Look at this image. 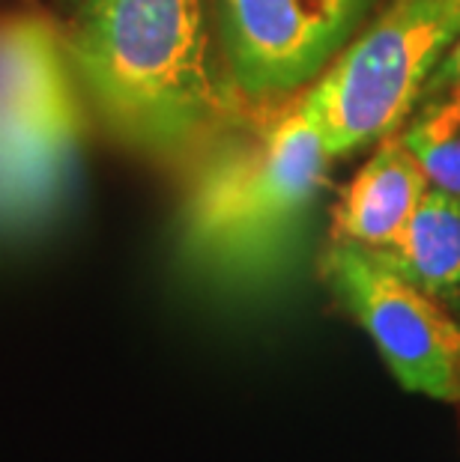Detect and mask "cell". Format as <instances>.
<instances>
[{
  "mask_svg": "<svg viewBox=\"0 0 460 462\" xmlns=\"http://www.w3.org/2000/svg\"><path fill=\"white\" fill-rule=\"evenodd\" d=\"M66 48L105 123L146 155L192 152L224 116L203 0H75Z\"/></svg>",
  "mask_w": 460,
  "mask_h": 462,
  "instance_id": "1",
  "label": "cell"
},
{
  "mask_svg": "<svg viewBox=\"0 0 460 462\" xmlns=\"http://www.w3.org/2000/svg\"><path fill=\"white\" fill-rule=\"evenodd\" d=\"M332 155L302 96L212 143L180 218L185 263L228 287H260L287 265Z\"/></svg>",
  "mask_w": 460,
  "mask_h": 462,
  "instance_id": "2",
  "label": "cell"
},
{
  "mask_svg": "<svg viewBox=\"0 0 460 462\" xmlns=\"http://www.w3.org/2000/svg\"><path fill=\"white\" fill-rule=\"evenodd\" d=\"M84 114L66 36L36 15L0 22V233L45 221L78 164Z\"/></svg>",
  "mask_w": 460,
  "mask_h": 462,
  "instance_id": "3",
  "label": "cell"
},
{
  "mask_svg": "<svg viewBox=\"0 0 460 462\" xmlns=\"http://www.w3.org/2000/svg\"><path fill=\"white\" fill-rule=\"evenodd\" d=\"M457 36L460 0H391L302 96L332 159L395 132Z\"/></svg>",
  "mask_w": 460,
  "mask_h": 462,
  "instance_id": "4",
  "label": "cell"
},
{
  "mask_svg": "<svg viewBox=\"0 0 460 462\" xmlns=\"http://www.w3.org/2000/svg\"><path fill=\"white\" fill-rule=\"evenodd\" d=\"M323 283L353 317L395 373L400 388L460 402V319L409 283L371 248L332 242Z\"/></svg>",
  "mask_w": 460,
  "mask_h": 462,
  "instance_id": "5",
  "label": "cell"
},
{
  "mask_svg": "<svg viewBox=\"0 0 460 462\" xmlns=\"http://www.w3.org/2000/svg\"><path fill=\"white\" fill-rule=\"evenodd\" d=\"M377 0H215L224 57L251 99L296 93L350 45Z\"/></svg>",
  "mask_w": 460,
  "mask_h": 462,
  "instance_id": "6",
  "label": "cell"
},
{
  "mask_svg": "<svg viewBox=\"0 0 460 462\" xmlns=\"http://www.w3.org/2000/svg\"><path fill=\"white\" fill-rule=\"evenodd\" d=\"M427 189L425 167L404 137H383L332 209V242L371 251L391 248Z\"/></svg>",
  "mask_w": 460,
  "mask_h": 462,
  "instance_id": "7",
  "label": "cell"
},
{
  "mask_svg": "<svg viewBox=\"0 0 460 462\" xmlns=\"http://www.w3.org/2000/svg\"><path fill=\"white\" fill-rule=\"evenodd\" d=\"M374 254L443 308L460 313V198L427 189L398 242Z\"/></svg>",
  "mask_w": 460,
  "mask_h": 462,
  "instance_id": "8",
  "label": "cell"
},
{
  "mask_svg": "<svg viewBox=\"0 0 460 462\" xmlns=\"http://www.w3.org/2000/svg\"><path fill=\"white\" fill-rule=\"evenodd\" d=\"M400 137L422 162L430 189L460 198V81L425 102V111Z\"/></svg>",
  "mask_w": 460,
  "mask_h": 462,
  "instance_id": "9",
  "label": "cell"
},
{
  "mask_svg": "<svg viewBox=\"0 0 460 462\" xmlns=\"http://www.w3.org/2000/svg\"><path fill=\"white\" fill-rule=\"evenodd\" d=\"M457 81H460V36H457V42L446 51L443 60L437 63L434 75L427 78L425 93H422V99H418V102L437 99V96H443V93L448 90V87H455Z\"/></svg>",
  "mask_w": 460,
  "mask_h": 462,
  "instance_id": "10",
  "label": "cell"
}]
</instances>
